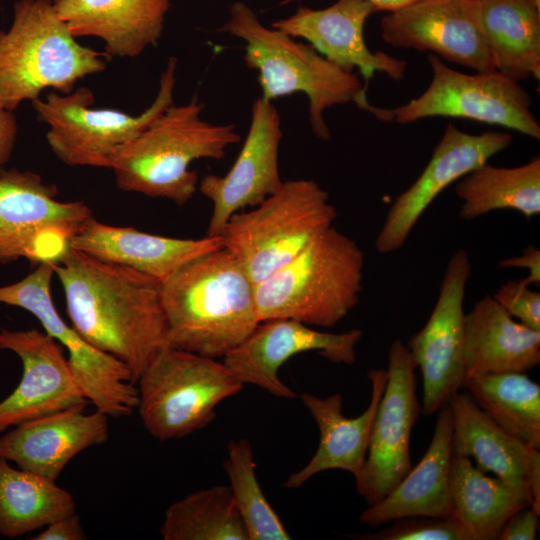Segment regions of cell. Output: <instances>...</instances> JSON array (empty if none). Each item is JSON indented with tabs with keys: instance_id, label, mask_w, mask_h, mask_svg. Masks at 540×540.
<instances>
[{
	"instance_id": "e0dca14e",
	"label": "cell",
	"mask_w": 540,
	"mask_h": 540,
	"mask_svg": "<svg viewBox=\"0 0 540 540\" xmlns=\"http://www.w3.org/2000/svg\"><path fill=\"white\" fill-rule=\"evenodd\" d=\"M512 140L507 132L473 135L448 124L420 176L390 206L375 240L377 251L388 254L400 249L419 218L446 187L507 149Z\"/></svg>"
},
{
	"instance_id": "9c48e42d",
	"label": "cell",
	"mask_w": 540,
	"mask_h": 540,
	"mask_svg": "<svg viewBox=\"0 0 540 540\" xmlns=\"http://www.w3.org/2000/svg\"><path fill=\"white\" fill-rule=\"evenodd\" d=\"M177 59L169 58L154 101L139 115L93 107L94 93L82 86L68 94L51 91L32 101L48 126L46 139L56 157L68 166L111 168L120 147L137 137L173 104Z\"/></svg>"
},
{
	"instance_id": "ba28073f",
	"label": "cell",
	"mask_w": 540,
	"mask_h": 540,
	"mask_svg": "<svg viewBox=\"0 0 540 540\" xmlns=\"http://www.w3.org/2000/svg\"><path fill=\"white\" fill-rule=\"evenodd\" d=\"M136 383L140 419L159 441L203 429L215 419L217 406L244 386L223 361L168 346Z\"/></svg>"
},
{
	"instance_id": "5bb4252c",
	"label": "cell",
	"mask_w": 540,
	"mask_h": 540,
	"mask_svg": "<svg viewBox=\"0 0 540 540\" xmlns=\"http://www.w3.org/2000/svg\"><path fill=\"white\" fill-rule=\"evenodd\" d=\"M471 262L464 248L450 257L434 309L406 347L422 376L421 412L436 413L466 381L464 365V297Z\"/></svg>"
},
{
	"instance_id": "836d02e7",
	"label": "cell",
	"mask_w": 540,
	"mask_h": 540,
	"mask_svg": "<svg viewBox=\"0 0 540 540\" xmlns=\"http://www.w3.org/2000/svg\"><path fill=\"white\" fill-rule=\"evenodd\" d=\"M223 467L248 540L291 539L263 493L256 474L253 448L248 439L229 441Z\"/></svg>"
},
{
	"instance_id": "1f68e13d",
	"label": "cell",
	"mask_w": 540,
	"mask_h": 540,
	"mask_svg": "<svg viewBox=\"0 0 540 540\" xmlns=\"http://www.w3.org/2000/svg\"><path fill=\"white\" fill-rule=\"evenodd\" d=\"M464 388L500 428L540 450V386L525 372L473 376Z\"/></svg>"
},
{
	"instance_id": "e575fe53",
	"label": "cell",
	"mask_w": 540,
	"mask_h": 540,
	"mask_svg": "<svg viewBox=\"0 0 540 540\" xmlns=\"http://www.w3.org/2000/svg\"><path fill=\"white\" fill-rule=\"evenodd\" d=\"M387 529L357 535L362 540H470L454 518L412 516L393 521Z\"/></svg>"
},
{
	"instance_id": "4fadbf2b",
	"label": "cell",
	"mask_w": 540,
	"mask_h": 540,
	"mask_svg": "<svg viewBox=\"0 0 540 540\" xmlns=\"http://www.w3.org/2000/svg\"><path fill=\"white\" fill-rule=\"evenodd\" d=\"M416 363L396 339L388 355L387 382L380 398L364 467L355 477L356 490L368 506L383 499L412 468L410 439L421 412L416 394Z\"/></svg>"
},
{
	"instance_id": "ffe728a7",
	"label": "cell",
	"mask_w": 540,
	"mask_h": 540,
	"mask_svg": "<svg viewBox=\"0 0 540 540\" xmlns=\"http://www.w3.org/2000/svg\"><path fill=\"white\" fill-rule=\"evenodd\" d=\"M376 11L369 0H337L324 9L301 6L291 16L273 22L271 27L293 38H304L346 72L358 69L366 86L375 73L400 80L407 62L382 51L372 52L365 42V22Z\"/></svg>"
},
{
	"instance_id": "ac0fdd59",
	"label": "cell",
	"mask_w": 540,
	"mask_h": 540,
	"mask_svg": "<svg viewBox=\"0 0 540 540\" xmlns=\"http://www.w3.org/2000/svg\"><path fill=\"white\" fill-rule=\"evenodd\" d=\"M382 39L398 48L429 51L475 70H496L473 0H413L381 21Z\"/></svg>"
},
{
	"instance_id": "74e56055",
	"label": "cell",
	"mask_w": 540,
	"mask_h": 540,
	"mask_svg": "<svg viewBox=\"0 0 540 540\" xmlns=\"http://www.w3.org/2000/svg\"><path fill=\"white\" fill-rule=\"evenodd\" d=\"M32 540H84L87 539L79 516L63 517L45 526Z\"/></svg>"
},
{
	"instance_id": "7c38bea8",
	"label": "cell",
	"mask_w": 540,
	"mask_h": 540,
	"mask_svg": "<svg viewBox=\"0 0 540 540\" xmlns=\"http://www.w3.org/2000/svg\"><path fill=\"white\" fill-rule=\"evenodd\" d=\"M41 176L16 169L0 173V263L25 258L56 264L92 216L82 201H60Z\"/></svg>"
},
{
	"instance_id": "7a4b0ae2",
	"label": "cell",
	"mask_w": 540,
	"mask_h": 540,
	"mask_svg": "<svg viewBox=\"0 0 540 540\" xmlns=\"http://www.w3.org/2000/svg\"><path fill=\"white\" fill-rule=\"evenodd\" d=\"M254 288L223 247L189 261L161 282L167 346L223 358L259 323Z\"/></svg>"
},
{
	"instance_id": "d6986e66",
	"label": "cell",
	"mask_w": 540,
	"mask_h": 540,
	"mask_svg": "<svg viewBox=\"0 0 540 540\" xmlns=\"http://www.w3.org/2000/svg\"><path fill=\"white\" fill-rule=\"evenodd\" d=\"M0 350L15 353L23 364L18 386L0 402V432L76 404L89 403L64 356V348L46 332L2 329Z\"/></svg>"
},
{
	"instance_id": "f546056e",
	"label": "cell",
	"mask_w": 540,
	"mask_h": 540,
	"mask_svg": "<svg viewBox=\"0 0 540 540\" xmlns=\"http://www.w3.org/2000/svg\"><path fill=\"white\" fill-rule=\"evenodd\" d=\"M76 513L70 492L0 457V534L16 538Z\"/></svg>"
},
{
	"instance_id": "f35d334b",
	"label": "cell",
	"mask_w": 540,
	"mask_h": 540,
	"mask_svg": "<svg viewBox=\"0 0 540 540\" xmlns=\"http://www.w3.org/2000/svg\"><path fill=\"white\" fill-rule=\"evenodd\" d=\"M499 266L528 269V276L520 279L526 286L540 282V251L535 246H528L521 255L501 260Z\"/></svg>"
},
{
	"instance_id": "5b68a950",
	"label": "cell",
	"mask_w": 540,
	"mask_h": 540,
	"mask_svg": "<svg viewBox=\"0 0 540 540\" xmlns=\"http://www.w3.org/2000/svg\"><path fill=\"white\" fill-rule=\"evenodd\" d=\"M364 254L333 225L294 259L255 285L259 322L292 319L332 328L359 303Z\"/></svg>"
},
{
	"instance_id": "8d00e7d4",
	"label": "cell",
	"mask_w": 540,
	"mask_h": 540,
	"mask_svg": "<svg viewBox=\"0 0 540 540\" xmlns=\"http://www.w3.org/2000/svg\"><path fill=\"white\" fill-rule=\"evenodd\" d=\"M539 514L533 506L515 512L504 524L498 540H534Z\"/></svg>"
},
{
	"instance_id": "9a60e30c",
	"label": "cell",
	"mask_w": 540,
	"mask_h": 540,
	"mask_svg": "<svg viewBox=\"0 0 540 540\" xmlns=\"http://www.w3.org/2000/svg\"><path fill=\"white\" fill-rule=\"evenodd\" d=\"M362 335L360 329L330 333L292 319H270L259 322L222 361L243 385L257 386L278 398L293 399L296 393L279 377L281 367L289 359L315 351L333 363L352 364Z\"/></svg>"
},
{
	"instance_id": "484cf974",
	"label": "cell",
	"mask_w": 540,
	"mask_h": 540,
	"mask_svg": "<svg viewBox=\"0 0 540 540\" xmlns=\"http://www.w3.org/2000/svg\"><path fill=\"white\" fill-rule=\"evenodd\" d=\"M75 37L104 42L108 56L136 57L160 39L169 0H52Z\"/></svg>"
},
{
	"instance_id": "4dcf8cb0",
	"label": "cell",
	"mask_w": 540,
	"mask_h": 540,
	"mask_svg": "<svg viewBox=\"0 0 540 540\" xmlns=\"http://www.w3.org/2000/svg\"><path fill=\"white\" fill-rule=\"evenodd\" d=\"M459 216L472 220L491 211L513 209L527 219L540 213V157L511 168L485 163L458 180Z\"/></svg>"
},
{
	"instance_id": "4316f807",
	"label": "cell",
	"mask_w": 540,
	"mask_h": 540,
	"mask_svg": "<svg viewBox=\"0 0 540 540\" xmlns=\"http://www.w3.org/2000/svg\"><path fill=\"white\" fill-rule=\"evenodd\" d=\"M540 363V331L516 322L487 294L464 316L466 380L473 376L526 372Z\"/></svg>"
},
{
	"instance_id": "60d3db41",
	"label": "cell",
	"mask_w": 540,
	"mask_h": 540,
	"mask_svg": "<svg viewBox=\"0 0 540 540\" xmlns=\"http://www.w3.org/2000/svg\"><path fill=\"white\" fill-rule=\"evenodd\" d=\"M295 0H285L283 3H289ZM378 11L384 10L386 12L394 11L404 5L410 3L413 0H369Z\"/></svg>"
},
{
	"instance_id": "8fae6325",
	"label": "cell",
	"mask_w": 540,
	"mask_h": 540,
	"mask_svg": "<svg viewBox=\"0 0 540 540\" xmlns=\"http://www.w3.org/2000/svg\"><path fill=\"white\" fill-rule=\"evenodd\" d=\"M54 263H40L22 280L0 286V303L25 309L68 351L67 361L86 400L109 418L130 416L138 389L129 368L91 344L59 315L51 296Z\"/></svg>"
},
{
	"instance_id": "d6a6232c",
	"label": "cell",
	"mask_w": 540,
	"mask_h": 540,
	"mask_svg": "<svg viewBox=\"0 0 540 540\" xmlns=\"http://www.w3.org/2000/svg\"><path fill=\"white\" fill-rule=\"evenodd\" d=\"M164 540H248L229 486L199 489L172 503L160 527Z\"/></svg>"
},
{
	"instance_id": "d4e9b609",
	"label": "cell",
	"mask_w": 540,
	"mask_h": 540,
	"mask_svg": "<svg viewBox=\"0 0 540 540\" xmlns=\"http://www.w3.org/2000/svg\"><path fill=\"white\" fill-rule=\"evenodd\" d=\"M453 419V455L475 461L484 473L528 487L540 512V452L493 422L468 393L448 402Z\"/></svg>"
},
{
	"instance_id": "ab89813d",
	"label": "cell",
	"mask_w": 540,
	"mask_h": 540,
	"mask_svg": "<svg viewBox=\"0 0 540 540\" xmlns=\"http://www.w3.org/2000/svg\"><path fill=\"white\" fill-rule=\"evenodd\" d=\"M17 135L16 117L12 111L0 107V173L9 160Z\"/></svg>"
},
{
	"instance_id": "603a6c76",
	"label": "cell",
	"mask_w": 540,
	"mask_h": 540,
	"mask_svg": "<svg viewBox=\"0 0 540 540\" xmlns=\"http://www.w3.org/2000/svg\"><path fill=\"white\" fill-rule=\"evenodd\" d=\"M222 247L221 235L199 239L166 237L107 225L92 216L71 241V249L134 269L160 282L189 261Z\"/></svg>"
},
{
	"instance_id": "52a82bcc",
	"label": "cell",
	"mask_w": 540,
	"mask_h": 540,
	"mask_svg": "<svg viewBox=\"0 0 540 540\" xmlns=\"http://www.w3.org/2000/svg\"><path fill=\"white\" fill-rule=\"evenodd\" d=\"M337 215L328 192L317 182L284 181L252 210L229 218L221 234L223 248L256 285L294 259Z\"/></svg>"
},
{
	"instance_id": "7402d4cb",
	"label": "cell",
	"mask_w": 540,
	"mask_h": 540,
	"mask_svg": "<svg viewBox=\"0 0 540 540\" xmlns=\"http://www.w3.org/2000/svg\"><path fill=\"white\" fill-rule=\"evenodd\" d=\"M387 376L385 369L369 371V405L362 414L353 418L343 414V398L340 393L324 398L307 392L300 394L302 404L318 426L320 440L310 461L287 477L283 484L285 488L297 489L314 475L331 469L347 471L354 478L360 474L365 464L370 433Z\"/></svg>"
},
{
	"instance_id": "44dd1931",
	"label": "cell",
	"mask_w": 540,
	"mask_h": 540,
	"mask_svg": "<svg viewBox=\"0 0 540 540\" xmlns=\"http://www.w3.org/2000/svg\"><path fill=\"white\" fill-rule=\"evenodd\" d=\"M87 404H76L15 426L0 437V457L56 481L76 455L108 440L109 417L96 409L85 413Z\"/></svg>"
},
{
	"instance_id": "cb8c5ba5",
	"label": "cell",
	"mask_w": 540,
	"mask_h": 540,
	"mask_svg": "<svg viewBox=\"0 0 540 540\" xmlns=\"http://www.w3.org/2000/svg\"><path fill=\"white\" fill-rule=\"evenodd\" d=\"M437 412L433 436L421 460L383 499L360 514L361 523L378 527L412 516H454L450 487L453 419L448 403Z\"/></svg>"
},
{
	"instance_id": "30bf717a",
	"label": "cell",
	"mask_w": 540,
	"mask_h": 540,
	"mask_svg": "<svg viewBox=\"0 0 540 540\" xmlns=\"http://www.w3.org/2000/svg\"><path fill=\"white\" fill-rule=\"evenodd\" d=\"M428 61L432 79L420 96L394 109L373 105L369 112L379 120L399 124L439 116L465 118L540 139L531 97L518 81L497 70L462 73L432 53Z\"/></svg>"
},
{
	"instance_id": "f1b7e54d",
	"label": "cell",
	"mask_w": 540,
	"mask_h": 540,
	"mask_svg": "<svg viewBox=\"0 0 540 540\" xmlns=\"http://www.w3.org/2000/svg\"><path fill=\"white\" fill-rule=\"evenodd\" d=\"M476 18L500 73L540 77V4L536 0H473Z\"/></svg>"
},
{
	"instance_id": "83f0119b",
	"label": "cell",
	"mask_w": 540,
	"mask_h": 540,
	"mask_svg": "<svg viewBox=\"0 0 540 540\" xmlns=\"http://www.w3.org/2000/svg\"><path fill=\"white\" fill-rule=\"evenodd\" d=\"M450 487L453 517L470 540H498L510 516L525 507L534 508L528 487L490 477L467 457L452 456Z\"/></svg>"
},
{
	"instance_id": "6da1fadb",
	"label": "cell",
	"mask_w": 540,
	"mask_h": 540,
	"mask_svg": "<svg viewBox=\"0 0 540 540\" xmlns=\"http://www.w3.org/2000/svg\"><path fill=\"white\" fill-rule=\"evenodd\" d=\"M71 326L124 363L136 383L167 346L161 282L134 269L70 249L56 264Z\"/></svg>"
},
{
	"instance_id": "2e32d148",
	"label": "cell",
	"mask_w": 540,
	"mask_h": 540,
	"mask_svg": "<svg viewBox=\"0 0 540 540\" xmlns=\"http://www.w3.org/2000/svg\"><path fill=\"white\" fill-rule=\"evenodd\" d=\"M281 117L272 101L257 98L252 105L249 130L230 170L209 174L198 184L212 203L207 235L220 236L229 218L246 207H255L283 184L279 171Z\"/></svg>"
},
{
	"instance_id": "3957f363",
	"label": "cell",
	"mask_w": 540,
	"mask_h": 540,
	"mask_svg": "<svg viewBox=\"0 0 540 540\" xmlns=\"http://www.w3.org/2000/svg\"><path fill=\"white\" fill-rule=\"evenodd\" d=\"M204 105L195 94L184 105L171 104L137 137L116 152L111 169L126 192L186 204L198 189L190 170L199 159L221 160L241 137L233 124L206 121Z\"/></svg>"
},
{
	"instance_id": "277c9868",
	"label": "cell",
	"mask_w": 540,
	"mask_h": 540,
	"mask_svg": "<svg viewBox=\"0 0 540 540\" xmlns=\"http://www.w3.org/2000/svg\"><path fill=\"white\" fill-rule=\"evenodd\" d=\"M228 19L219 29L245 42L244 62L258 72L261 97L273 101L304 93L309 102L313 133L329 141L324 112L335 105L355 103L369 112L372 104L366 86L354 72H346L326 59L310 44L297 42L284 32L263 25L256 12L242 1L234 2Z\"/></svg>"
},
{
	"instance_id": "d590c367",
	"label": "cell",
	"mask_w": 540,
	"mask_h": 540,
	"mask_svg": "<svg viewBox=\"0 0 540 540\" xmlns=\"http://www.w3.org/2000/svg\"><path fill=\"white\" fill-rule=\"evenodd\" d=\"M493 298L511 316L525 326L540 331V294L521 280H509L496 290Z\"/></svg>"
},
{
	"instance_id": "8992f818",
	"label": "cell",
	"mask_w": 540,
	"mask_h": 540,
	"mask_svg": "<svg viewBox=\"0 0 540 540\" xmlns=\"http://www.w3.org/2000/svg\"><path fill=\"white\" fill-rule=\"evenodd\" d=\"M7 31L0 30V107L15 110L45 89L61 94L106 68L105 52L81 45L52 0H18Z\"/></svg>"
}]
</instances>
